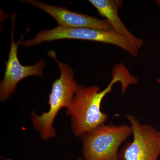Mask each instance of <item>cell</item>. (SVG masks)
Wrapping results in <instances>:
<instances>
[{
  "label": "cell",
  "mask_w": 160,
  "mask_h": 160,
  "mask_svg": "<svg viewBox=\"0 0 160 160\" xmlns=\"http://www.w3.org/2000/svg\"><path fill=\"white\" fill-rule=\"evenodd\" d=\"M112 74L111 82L102 91L96 86L85 87L81 85L78 87L66 111V113L71 116L72 128L76 136L83 135L107 121L108 116L101 111V103L116 83L121 82L122 93H124L130 85L138 82V79L121 63L113 67Z\"/></svg>",
  "instance_id": "cell-1"
},
{
  "label": "cell",
  "mask_w": 160,
  "mask_h": 160,
  "mask_svg": "<svg viewBox=\"0 0 160 160\" xmlns=\"http://www.w3.org/2000/svg\"><path fill=\"white\" fill-rule=\"evenodd\" d=\"M48 55L54 59L59 67L61 76L59 78L52 83L51 93L49 95V111L43 112L40 116L32 112L33 126L41 133L43 139L54 137L55 131L52 124L57 115L63 107L67 108L74 97L79 86L74 79L72 69L65 63L57 59L55 52L50 51Z\"/></svg>",
  "instance_id": "cell-2"
},
{
  "label": "cell",
  "mask_w": 160,
  "mask_h": 160,
  "mask_svg": "<svg viewBox=\"0 0 160 160\" xmlns=\"http://www.w3.org/2000/svg\"><path fill=\"white\" fill-rule=\"evenodd\" d=\"M132 132L131 126L103 124L82 135L85 160H119L118 149Z\"/></svg>",
  "instance_id": "cell-3"
},
{
  "label": "cell",
  "mask_w": 160,
  "mask_h": 160,
  "mask_svg": "<svg viewBox=\"0 0 160 160\" xmlns=\"http://www.w3.org/2000/svg\"><path fill=\"white\" fill-rule=\"evenodd\" d=\"M64 39L87 40L112 44L121 47L134 57L138 55V49L128 39L118 34L113 30L67 28L58 26L50 30L41 31L33 38L25 42H19V44L30 47L43 42Z\"/></svg>",
  "instance_id": "cell-4"
},
{
  "label": "cell",
  "mask_w": 160,
  "mask_h": 160,
  "mask_svg": "<svg viewBox=\"0 0 160 160\" xmlns=\"http://www.w3.org/2000/svg\"><path fill=\"white\" fill-rule=\"evenodd\" d=\"M133 140L118 154L119 160H157L160 155V132L152 126L143 125L134 116L128 115Z\"/></svg>",
  "instance_id": "cell-5"
},
{
  "label": "cell",
  "mask_w": 160,
  "mask_h": 160,
  "mask_svg": "<svg viewBox=\"0 0 160 160\" xmlns=\"http://www.w3.org/2000/svg\"><path fill=\"white\" fill-rule=\"evenodd\" d=\"M11 30V43L8 61L6 63L5 75L0 84V99L4 101L9 98L10 95L15 92L17 85L24 78L32 75L42 77L43 69L46 66L44 60H42L33 66L21 65L18 57V49L19 43H15L13 37L14 19Z\"/></svg>",
  "instance_id": "cell-6"
},
{
  "label": "cell",
  "mask_w": 160,
  "mask_h": 160,
  "mask_svg": "<svg viewBox=\"0 0 160 160\" xmlns=\"http://www.w3.org/2000/svg\"><path fill=\"white\" fill-rule=\"evenodd\" d=\"M24 2L43 10L56 20L58 26L67 28H90L112 30L108 21L70 11L66 8L45 4L38 1L29 0Z\"/></svg>",
  "instance_id": "cell-7"
},
{
  "label": "cell",
  "mask_w": 160,
  "mask_h": 160,
  "mask_svg": "<svg viewBox=\"0 0 160 160\" xmlns=\"http://www.w3.org/2000/svg\"><path fill=\"white\" fill-rule=\"evenodd\" d=\"M102 16L106 18L112 27L113 31L128 39L138 49L144 45L143 40L132 34L124 25L118 14V10L122 6L118 0H89Z\"/></svg>",
  "instance_id": "cell-8"
},
{
  "label": "cell",
  "mask_w": 160,
  "mask_h": 160,
  "mask_svg": "<svg viewBox=\"0 0 160 160\" xmlns=\"http://www.w3.org/2000/svg\"><path fill=\"white\" fill-rule=\"evenodd\" d=\"M157 2L158 5L159 6H160V1H157Z\"/></svg>",
  "instance_id": "cell-9"
},
{
  "label": "cell",
  "mask_w": 160,
  "mask_h": 160,
  "mask_svg": "<svg viewBox=\"0 0 160 160\" xmlns=\"http://www.w3.org/2000/svg\"><path fill=\"white\" fill-rule=\"evenodd\" d=\"M158 83H159V84H160V78L158 80Z\"/></svg>",
  "instance_id": "cell-10"
},
{
  "label": "cell",
  "mask_w": 160,
  "mask_h": 160,
  "mask_svg": "<svg viewBox=\"0 0 160 160\" xmlns=\"http://www.w3.org/2000/svg\"><path fill=\"white\" fill-rule=\"evenodd\" d=\"M79 160H83L82 159H79Z\"/></svg>",
  "instance_id": "cell-11"
}]
</instances>
